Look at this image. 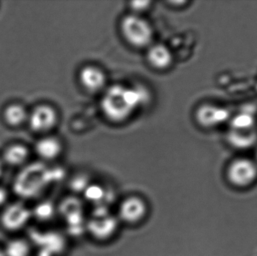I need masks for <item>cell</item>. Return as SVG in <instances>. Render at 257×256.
<instances>
[{
  "label": "cell",
  "instance_id": "obj_1",
  "mask_svg": "<svg viewBox=\"0 0 257 256\" xmlns=\"http://www.w3.org/2000/svg\"><path fill=\"white\" fill-rule=\"evenodd\" d=\"M148 98V93L142 87L115 84L104 93L101 99V110L109 121L123 123L147 102Z\"/></svg>",
  "mask_w": 257,
  "mask_h": 256
},
{
  "label": "cell",
  "instance_id": "obj_2",
  "mask_svg": "<svg viewBox=\"0 0 257 256\" xmlns=\"http://www.w3.org/2000/svg\"><path fill=\"white\" fill-rule=\"evenodd\" d=\"M120 32L128 45L136 48L150 47L154 39L152 26L145 18L136 14L123 17L120 22Z\"/></svg>",
  "mask_w": 257,
  "mask_h": 256
},
{
  "label": "cell",
  "instance_id": "obj_3",
  "mask_svg": "<svg viewBox=\"0 0 257 256\" xmlns=\"http://www.w3.org/2000/svg\"><path fill=\"white\" fill-rule=\"evenodd\" d=\"M148 206L145 199L132 195L123 199L118 208V218L130 225H138L146 218Z\"/></svg>",
  "mask_w": 257,
  "mask_h": 256
},
{
  "label": "cell",
  "instance_id": "obj_4",
  "mask_svg": "<svg viewBox=\"0 0 257 256\" xmlns=\"http://www.w3.org/2000/svg\"><path fill=\"white\" fill-rule=\"evenodd\" d=\"M227 177L229 181L238 187L250 186L257 178L256 164L250 159H237L229 165Z\"/></svg>",
  "mask_w": 257,
  "mask_h": 256
},
{
  "label": "cell",
  "instance_id": "obj_5",
  "mask_svg": "<svg viewBox=\"0 0 257 256\" xmlns=\"http://www.w3.org/2000/svg\"><path fill=\"white\" fill-rule=\"evenodd\" d=\"M29 120L33 130L37 132H46L55 127L58 121V115L53 107L42 105L33 110Z\"/></svg>",
  "mask_w": 257,
  "mask_h": 256
},
{
  "label": "cell",
  "instance_id": "obj_6",
  "mask_svg": "<svg viewBox=\"0 0 257 256\" xmlns=\"http://www.w3.org/2000/svg\"><path fill=\"white\" fill-rule=\"evenodd\" d=\"M31 212L22 204L15 203L9 206L2 215L1 222L6 229L18 231L27 225Z\"/></svg>",
  "mask_w": 257,
  "mask_h": 256
},
{
  "label": "cell",
  "instance_id": "obj_7",
  "mask_svg": "<svg viewBox=\"0 0 257 256\" xmlns=\"http://www.w3.org/2000/svg\"><path fill=\"white\" fill-rule=\"evenodd\" d=\"M229 112L227 109L211 105L199 107L196 112V121L205 128L214 127L227 121Z\"/></svg>",
  "mask_w": 257,
  "mask_h": 256
},
{
  "label": "cell",
  "instance_id": "obj_8",
  "mask_svg": "<svg viewBox=\"0 0 257 256\" xmlns=\"http://www.w3.org/2000/svg\"><path fill=\"white\" fill-rule=\"evenodd\" d=\"M79 81L84 90L96 93L105 88L107 78L105 72L95 66H87L79 72Z\"/></svg>",
  "mask_w": 257,
  "mask_h": 256
},
{
  "label": "cell",
  "instance_id": "obj_9",
  "mask_svg": "<svg viewBox=\"0 0 257 256\" xmlns=\"http://www.w3.org/2000/svg\"><path fill=\"white\" fill-rule=\"evenodd\" d=\"M118 222L112 216H95L88 224V230L94 238L106 240L115 234Z\"/></svg>",
  "mask_w": 257,
  "mask_h": 256
},
{
  "label": "cell",
  "instance_id": "obj_10",
  "mask_svg": "<svg viewBox=\"0 0 257 256\" xmlns=\"http://www.w3.org/2000/svg\"><path fill=\"white\" fill-rule=\"evenodd\" d=\"M147 60L154 69L163 71L172 66L173 55L167 46L158 44L149 47L147 52Z\"/></svg>",
  "mask_w": 257,
  "mask_h": 256
},
{
  "label": "cell",
  "instance_id": "obj_11",
  "mask_svg": "<svg viewBox=\"0 0 257 256\" xmlns=\"http://www.w3.org/2000/svg\"><path fill=\"white\" fill-rule=\"evenodd\" d=\"M36 153L45 160L57 159L63 150V145L55 137H45L38 141L36 146Z\"/></svg>",
  "mask_w": 257,
  "mask_h": 256
},
{
  "label": "cell",
  "instance_id": "obj_12",
  "mask_svg": "<svg viewBox=\"0 0 257 256\" xmlns=\"http://www.w3.org/2000/svg\"><path fill=\"white\" fill-rule=\"evenodd\" d=\"M229 144L240 150H246L253 147L257 142V132L253 129L248 131L231 130L228 133Z\"/></svg>",
  "mask_w": 257,
  "mask_h": 256
},
{
  "label": "cell",
  "instance_id": "obj_13",
  "mask_svg": "<svg viewBox=\"0 0 257 256\" xmlns=\"http://www.w3.org/2000/svg\"><path fill=\"white\" fill-rule=\"evenodd\" d=\"M28 157V150L25 147L19 144L11 146L4 153V159L6 163L10 165H21Z\"/></svg>",
  "mask_w": 257,
  "mask_h": 256
},
{
  "label": "cell",
  "instance_id": "obj_14",
  "mask_svg": "<svg viewBox=\"0 0 257 256\" xmlns=\"http://www.w3.org/2000/svg\"><path fill=\"white\" fill-rule=\"evenodd\" d=\"M6 121L11 126H17L22 124L28 118V114L24 107L19 105H12L6 108L4 113Z\"/></svg>",
  "mask_w": 257,
  "mask_h": 256
},
{
  "label": "cell",
  "instance_id": "obj_15",
  "mask_svg": "<svg viewBox=\"0 0 257 256\" xmlns=\"http://www.w3.org/2000/svg\"><path fill=\"white\" fill-rule=\"evenodd\" d=\"M254 124V116L248 111H244V112L238 114L232 119V122H231L232 130H252Z\"/></svg>",
  "mask_w": 257,
  "mask_h": 256
},
{
  "label": "cell",
  "instance_id": "obj_16",
  "mask_svg": "<svg viewBox=\"0 0 257 256\" xmlns=\"http://www.w3.org/2000/svg\"><path fill=\"white\" fill-rule=\"evenodd\" d=\"M30 248L28 243L22 239H15L8 243L5 255L6 256H29Z\"/></svg>",
  "mask_w": 257,
  "mask_h": 256
},
{
  "label": "cell",
  "instance_id": "obj_17",
  "mask_svg": "<svg viewBox=\"0 0 257 256\" xmlns=\"http://www.w3.org/2000/svg\"><path fill=\"white\" fill-rule=\"evenodd\" d=\"M52 212V206L48 203L39 204L34 210V213L36 217L38 219H42V220L49 219Z\"/></svg>",
  "mask_w": 257,
  "mask_h": 256
},
{
  "label": "cell",
  "instance_id": "obj_18",
  "mask_svg": "<svg viewBox=\"0 0 257 256\" xmlns=\"http://www.w3.org/2000/svg\"><path fill=\"white\" fill-rule=\"evenodd\" d=\"M152 4L151 1H134L130 2V7L133 11V14L141 13V12H146Z\"/></svg>",
  "mask_w": 257,
  "mask_h": 256
},
{
  "label": "cell",
  "instance_id": "obj_19",
  "mask_svg": "<svg viewBox=\"0 0 257 256\" xmlns=\"http://www.w3.org/2000/svg\"><path fill=\"white\" fill-rule=\"evenodd\" d=\"M8 199V193L5 189L0 187V206L3 205Z\"/></svg>",
  "mask_w": 257,
  "mask_h": 256
},
{
  "label": "cell",
  "instance_id": "obj_20",
  "mask_svg": "<svg viewBox=\"0 0 257 256\" xmlns=\"http://www.w3.org/2000/svg\"><path fill=\"white\" fill-rule=\"evenodd\" d=\"M2 173H3V165H2V162H0V177H1Z\"/></svg>",
  "mask_w": 257,
  "mask_h": 256
},
{
  "label": "cell",
  "instance_id": "obj_21",
  "mask_svg": "<svg viewBox=\"0 0 257 256\" xmlns=\"http://www.w3.org/2000/svg\"><path fill=\"white\" fill-rule=\"evenodd\" d=\"M0 256H6V255H5V252H3V250H1V249H0Z\"/></svg>",
  "mask_w": 257,
  "mask_h": 256
},
{
  "label": "cell",
  "instance_id": "obj_22",
  "mask_svg": "<svg viewBox=\"0 0 257 256\" xmlns=\"http://www.w3.org/2000/svg\"><path fill=\"white\" fill-rule=\"evenodd\" d=\"M256 159H257V150H256Z\"/></svg>",
  "mask_w": 257,
  "mask_h": 256
}]
</instances>
